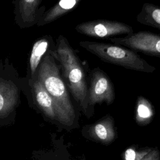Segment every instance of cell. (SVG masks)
Listing matches in <instances>:
<instances>
[{"label": "cell", "instance_id": "8", "mask_svg": "<svg viewBox=\"0 0 160 160\" xmlns=\"http://www.w3.org/2000/svg\"><path fill=\"white\" fill-rule=\"evenodd\" d=\"M17 87L11 81L0 79V118L10 114L18 99Z\"/></svg>", "mask_w": 160, "mask_h": 160}, {"label": "cell", "instance_id": "10", "mask_svg": "<svg viewBox=\"0 0 160 160\" xmlns=\"http://www.w3.org/2000/svg\"><path fill=\"white\" fill-rule=\"evenodd\" d=\"M137 21L142 24L160 30V7L149 2H144L136 16Z\"/></svg>", "mask_w": 160, "mask_h": 160}, {"label": "cell", "instance_id": "5", "mask_svg": "<svg viewBox=\"0 0 160 160\" xmlns=\"http://www.w3.org/2000/svg\"><path fill=\"white\" fill-rule=\"evenodd\" d=\"M76 29L81 34L96 38H110L133 32L132 28L125 23L104 19L81 23L76 26Z\"/></svg>", "mask_w": 160, "mask_h": 160}, {"label": "cell", "instance_id": "11", "mask_svg": "<svg viewBox=\"0 0 160 160\" xmlns=\"http://www.w3.org/2000/svg\"><path fill=\"white\" fill-rule=\"evenodd\" d=\"M80 0H59V2L51 8L38 22L39 26L51 22L60 16L72 9Z\"/></svg>", "mask_w": 160, "mask_h": 160}, {"label": "cell", "instance_id": "16", "mask_svg": "<svg viewBox=\"0 0 160 160\" xmlns=\"http://www.w3.org/2000/svg\"><path fill=\"white\" fill-rule=\"evenodd\" d=\"M142 160H159V157L156 151H149V152L142 159Z\"/></svg>", "mask_w": 160, "mask_h": 160}, {"label": "cell", "instance_id": "13", "mask_svg": "<svg viewBox=\"0 0 160 160\" xmlns=\"http://www.w3.org/2000/svg\"><path fill=\"white\" fill-rule=\"evenodd\" d=\"M49 38H44L37 41L32 46L29 59V66L32 78L37 68L39 67L43 55L46 53L49 46Z\"/></svg>", "mask_w": 160, "mask_h": 160}, {"label": "cell", "instance_id": "6", "mask_svg": "<svg viewBox=\"0 0 160 160\" xmlns=\"http://www.w3.org/2000/svg\"><path fill=\"white\" fill-rule=\"evenodd\" d=\"M115 97L114 88L110 78L99 68L94 69L91 72L90 86L88 90V104L106 102L111 104Z\"/></svg>", "mask_w": 160, "mask_h": 160}, {"label": "cell", "instance_id": "1", "mask_svg": "<svg viewBox=\"0 0 160 160\" xmlns=\"http://www.w3.org/2000/svg\"><path fill=\"white\" fill-rule=\"evenodd\" d=\"M37 77L53 100L57 119L63 125L71 126L75 119L74 109L51 51L41 60Z\"/></svg>", "mask_w": 160, "mask_h": 160}, {"label": "cell", "instance_id": "14", "mask_svg": "<svg viewBox=\"0 0 160 160\" xmlns=\"http://www.w3.org/2000/svg\"><path fill=\"white\" fill-rule=\"evenodd\" d=\"M153 115L151 104L144 98L139 96L137 100L136 118L138 121L144 123L148 121Z\"/></svg>", "mask_w": 160, "mask_h": 160}, {"label": "cell", "instance_id": "7", "mask_svg": "<svg viewBox=\"0 0 160 160\" xmlns=\"http://www.w3.org/2000/svg\"><path fill=\"white\" fill-rule=\"evenodd\" d=\"M41 0H16V19L21 27H29L36 22L38 9Z\"/></svg>", "mask_w": 160, "mask_h": 160}, {"label": "cell", "instance_id": "3", "mask_svg": "<svg viewBox=\"0 0 160 160\" xmlns=\"http://www.w3.org/2000/svg\"><path fill=\"white\" fill-rule=\"evenodd\" d=\"M79 45L103 61L126 69L148 73L156 70L136 51L121 45L92 41H81Z\"/></svg>", "mask_w": 160, "mask_h": 160}, {"label": "cell", "instance_id": "9", "mask_svg": "<svg viewBox=\"0 0 160 160\" xmlns=\"http://www.w3.org/2000/svg\"><path fill=\"white\" fill-rule=\"evenodd\" d=\"M33 90L36 101L44 114L51 119H57L53 100L44 86L38 79L34 81Z\"/></svg>", "mask_w": 160, "mask_h": 160}, {"label": "cell", "instance_id": "4", "mask_svg": "<svg viewBox=\"0 0 160 160\" xmlns=\"http://www.w3.org/2000/svg\"><path fill=\"white\" fill-rule=\"evenodd\" d=\"M109 41L134 51L160 58V35L152 32L141 31L124 37L110 38Z\"/></svg>", "mask_w": 160, "mask_h": 160}, {"label": "cell", "instance_id": "12", "mask_svg": "<svg viewBox=\"0 0 160 160\" xmlns=\"http://www.w3.org/2000/svg\"><path fill=\"white\" fill-rule=\"evenodd\" d=\"M89 134L93 139L104 143L110 142L115 136L113 125L109 119L100 121L92 125L89 129Z\"/></svg>", "mask_w": 160, "mask_h": 160}, {"label": "cell", "instance_id": "2", "mask_svg": "<svg viewBox=\"0 0 160 160\" xmlns=\"http://www.w3.org/2000/svg\"><path fill=\"white\" fill-rule=\"evenodd\" d=\"M63 68L64 76L75 100L86 113L89 107L88 89L86 76L78 57L64 37L60 36L57 40V48L51 52Z\"/></svg>", "mask_w": 160, "mask_h": 160}, {"label": "cell", "instance_id": "15", "mask_svg": "<svg viewBox=\"0 0 160 160\" xmlns=\"http://www.w3.org/2000/svg\"><path fill=\"white\" fill-rule=\"evenodd\" d=\"M150 151H137L133 148H128L124 154V160H142Z\"/></svg>", "mask_w": 160, "mask_h": 160}]
</instances>
